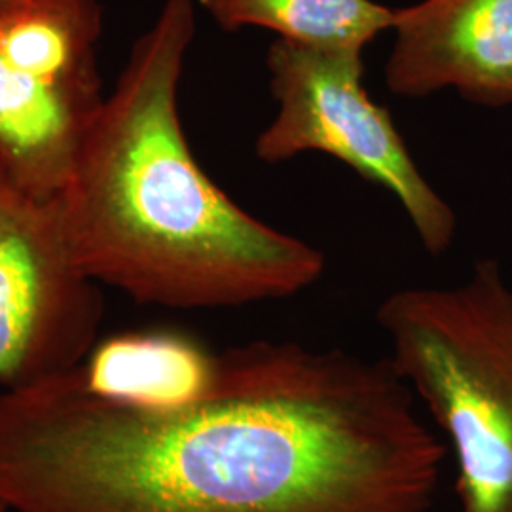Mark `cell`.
<instances>
[{
    "label": "cell",
    "mask_w": 512,
    "mask_h": 512,
    "mask_svg": "<svg viewBox=\"0 0 512 512\" xmlns=\"http://www.w3.org/2000/svg\"><path fill=\"white\" fill-rule=\"evenodd\" d=\"M385 86L404 99L454 90L512 107V0H421L397 8Z\"/></svg>",
    "instance_id": "cell-7"
},
{
    "label": "cell",
    "mask_w": 512,
    "mask_h": 512,
    "mask_svg": "<svg viewBox=\"0 0 512 512\" xmlns=\"http://www.w3.org/2000/svg\"><path fill=\"white\" fill-rule=\"evenodd\" d=\"M391 361L255 340L213 393L156 412L78 366L0 393L10 512H429L444 448Z\"/></svg>",
    "instance_id": "cell-1"
},
{
    "label": "cell",
    "mask_w": 512,
    "mask_h": 512,
    "mask_svg": "<svg viewBox=\"0 0 512 512\" xmlns=\"http://www.w3.org/2000/svg\"><path fill=\"white\" fill-rule=\"evenodd\" d=\"M389 361L452 446L458 512H512V287L495 260L376 311Z\"/></svg>",
    "instance_id": "cell-3"
},
{
    "label": "cell",
    "mask_w": 512,
    "mask_h": 512,
    "mask_svg": "<svg viewBox=\"0 0 512 512\" xmlns=\"http://www.w3.org/2000/svg\"><path fill=\"white\" fill-rule=\"evenodd\" d=\"M0 512H10V511H8V509H6V507H4V505H2V503H0Z\"/></svg>",
    "instance_id": "cell-10"
},
{
    "label": "cell",
    "mask_w": 512,
    "mask_h": 512,
    "mask_svg": "<svg viewBox=\"0 0 512 512\" xmlns=\"http://www.w3.org/2000/svg\"><path fill=\"white\" fill-rule=\"evenodd\" d=\"M196 2L165 0L131 48L55 198L76 266L97 285L171 310L293 298L323 251L234 202L192 154L179 114Z\"/></svg>",
    "instance_id": "cell-2"
},
{
    "label": "cell",
    "mask_w": 512,
    "mask_h": 512,
    "mask_svg": "<svg viewBox=\"0 0 512 512\" xmlns=\"http://www.w3.org/2000/svg\"><path fill=\"white\" fill-rule=\"evenodd\" d=\"M101 319L99 285L71 256L57 200L33 198L0 173V387L82 365Z\"/></svg>",
    "instance_id": "cell-6"
},
{
    "label": "cell",
    "mask_w": 512,
    "mask_h": 512,
    "mask_svg": "<svg viewBox=\"0 0 512 512\" xmlns=\"http://www.w3.org/2000/svg\"><path fill=\"white\" fill-rule=\"evenodd\" d=\"M266 69L277 114L256 137V158L270 165L304 152L336 158L399 202L425 253L444 255L456 238V213L421 173L389 109L366 92L363 54L277 38Z\"/></svg>",
    "instance_id": "cell-5"
},
{
    "label": "cell",
    "mask_w": 512,
    "mask_h": 512,
    "mask_svg": "<svg viewBox=\"0 0 512 512\" xmlns=\"http://www.w3.org/2000/svg\"><path fill=\"white\" fill-rule=\"evenodd\" d=\"M222 31L268 29L279 40L325 52L363 54L391 31L395 10L374 0H198Z\"/></svg>",
    "instance_id": "cell-9"
},
{
    "label": "cell",
    "mask_w": 512,
    "mask_h": 512,
    "mask_svg": "<svg viewBox=\"0 0 512 512\" xmlns=\"http://www.w3.org/2000/svg\"><path fill=\"white\" fill-rule=\"evenodd\" d=\"M78 370L99 397L169 412L213 393L220 353L184 330H129L95 344Z\"/></svg>",
    "instance_id": "cell-8"
},
{
    "label": "cell",
    "mask_w": 512,
    "mask_h": 512,
    "mask_svg": "<svg viewBox=\"0 0 512 512\" xmlns=\"http://www.w3.org/2000/svg\"><path fill=\"white\" fill-rule=\"evenodd\" d=\"M99 0H0V173L55 200L105 103Z\"/></svg>",
    "instance_id": "cell-4"
}]
</instances>
